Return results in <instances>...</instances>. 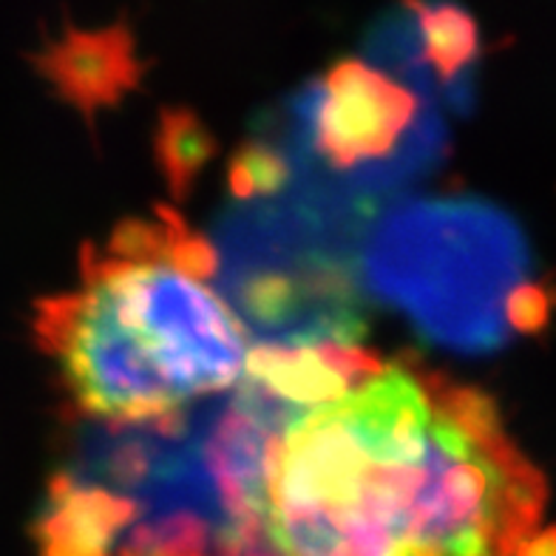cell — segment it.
Wrapping results in <instances>:
<instances>
[{
  "label": "cell",
  "instance_id": "1",
  "mask_svg": "<svg viewBox=\"0 0 556 556\" xmlns=\"http://www.w3.org/2000/svg\"><path fill=\"white\" fill-rule=\"evenodd\" d=\"M545 503L494 397L403 361L295 420L270 528L290 556H514Z\"/></svg>",
  "mask_w": 556,
  "mask_h": 556
},
{
  "label": "cell",
  "instance_id": "2",
  "mask_svg": "<svg viewBox=\"0 0 556 556\" xmlns=\"http://www.w3.org/2000/svg\"><path fill=\"white\" fill-rule=\"evenodd\" d=\"M80 293L37 301L35 338L74 406L97 420H148L242 381L248 332L222 295L170 267L83 248Z\"/></svg>",
  "mask_w": 556,
  "mask_h": 556
},
{
  "label": "cell",
  "instance_id": "3",
  "mask_svg": "<svg viewBox=\"0 0 556 556\" xmlns=\"http://www.w3.org/2000/svg\"><path fill=\"white\" fill-rule=\"evenodd\" d=\"M438 86L417 58L409 12L378 23L364 58L336 60L278 117L290 191L336 219L369 227L446 151Z\"/></svg>",
  "mask_w": 556,
  "mask_h": 556
},
{
  "label": "cell",
  "instance_id": "4",
  "mask_svg": "<svg viewBox=\"0 0 556 556\" xmlns=\"http://www.w3.org/2000/svg\"><path fill=\"white\" fill-rule=\"evenodd\" d=\"M366 227L287 191L233 205L216 227L227 309L258 344L358 346L366 336L361 244Z\"/></svg>",
  "mask_w": 556,
  "mask_h": 556
},
{
  "label": "cell",
  "instance_id": "5",
  "mask_svg": "<svg viewBox=\"0 0 556 556\" xmlns=\"http://www.w3.org/2000/svg\"><path fill=\"white\" fill-rule=\"evenodd\" d=\"M526 270L520 227L477 199L401 205L361 244L364 290L460 352L497 350L511 338L505 301L526 285Z\"/></svg>",
  "mask_w": 556,
  "mask_h": 556
},
{
  "label": "cell",
  "instance_id": "6",
  "mask_svg": "<svg viewBox=\"0 0 556 556\" xmlns=\"http://www.w3.org/2000/svg\"><path fill=\"white\" fill-rule=\"evenodd\" d=\"M29 60L54 94L80 111L88 128H94L97 111L117 105L146 74V63L137 54V37L123 21L103 29H80L66 23L60 37L46 40Z\"/></svg>",
  "mask_w": 556,
  "mask_h": 556
},
{
  "label": "cell",
  "instance_id": "7",
  "mask_svg": "<svg viewBox=\"0 0 556 556\" xmlns=\"http://www.w3.org/2000/svg\"><path fill=\"white\" fill-rule=\"evenodd\" d=\"M389 366L366 346L318 344L276 346L256 344L248 350L244 375L293 409L309 412L344 401L366 387Z\"/></svg>",
  "mask_w": 556,
  "mask_h": 556
},
{
  "label": "cell",
  "instance_id": "8",
  "mask_svg": "<svg viewBox=\"0 0 556 556\" xmlns=\"http://www.w3.org/2000/svg\"><path fill=\"white\" fill-rule=\"evenodd\" d=\"M142 517V505L100 485L83 483L72 471L49 477L43 508L31 522L40 556H114L119 536Z\"/></svg>",
  "mask_w": 556,
  "mask_h": 556
},
{
  "label": "cell",
  "instance_id": "9",
  "mask_svg": "<svg viewBox=\"0 0 556 556\" xmlns=\"http://www.w3.org/2000/svg\"><path fill=\"white\" fill-rule=\"evenodd\" d=\"M415 29L417 58L438 86L440 97L454 109H466L471 94V72L480 58L477 21L454 3H420L406 0Z\"/></svg>",
  "mask_w": 556,
  "mask_h": 556
},
{
  "label": "cell",
  "instance_id": "10",
  "mask_svg": "<svg viewBox=\"0 0 556 556\" xmlns=\"http://www.w3.org/2000/svg\"><path fill=\"white\" fill-rule=\"evenodd\" d=\"M219 154V139L213 137L199 114L188 105H165L156 117L154 156L170 197L185 202L193 182L207 162Z\"/></svg>",
  "mask_w": 556,
  "mask_h": 556
},
{
  "label": "cell",
  "instance_id": "11",
  "mask_svg": "<svg viewBox=\"0 0 556 556\" xmlns=\"http://www.w3.org/2000/svg\"><path fill=\"white\" fill-rule=\"evenodd\" d=\"M295 182L285 148L273 137H248L227 162V191L233 205H253L285 197Z\"/></svg>",
  "mask_w": 556,
  "mask_h": 556
},
{
  "label": "cell",
  "instance_id": "12",
  "mask_svg": "<svg viewBox=\"0 0 556 556\" xmlns=\"http://www.w3.org/2000/svg\"><path fill=\"white\" fill-rule=\"evenodd\" d=\"M156 219H119L114 225L105 244V256L128 264H151V267H165L170 253V244L182 230H188L182 213L170 205H156Z\"/></svg>",
  "mask_w": 556,
  "mask_h": 556
},
{
  "label": "cell",
  "instance_id": "13",
  "mask_svg": "<svg viewBox=\"0 0 556 556\" xmlns=\"http://www.w3.org/2000/svg\"><path fill=\"white\" fill-rule=\"evenodd\" d=\"M165 267H170L179 276L191 278L197 285L207 281V278L219 276V250L213 244V239L202 233H193V230H182L176 236L174 244H170L168 262Z\"/></svg>",
  "mask_w": 556,
  "mask_h": 556
},
{
  "label": "cell",
  "instance_id": "14",
  "mask_svg": "<svg viewBox=\"0 0 556 556\" xmlns=\"http://www.w3.org/2000/svg\"><path fill=\"white\" fill-rule=\"evenodd\" d=\"M551 313V293L542 290V287L520 285L508 295L505 301V324L511 332H526V336H534L540 332L545 324H548Z\"/></svg>",
  "mask_w": 556,
  "mask_h": 556
},
{
  "label": "cell",
  "instance_id": "15",
  "mask_svg": "<svg viewBox=\"0 0 556 556\" xmlns=\"http://www.w3.org/2000/svg\"><path fill=\"white\" fill-rule=\"evenodd\" d=\"M514 556H556V526L540 528L536 534L522 542Z\"/></svg>",
  "mask_w": 556,
  "mask_h": 556
}]
</instances>
